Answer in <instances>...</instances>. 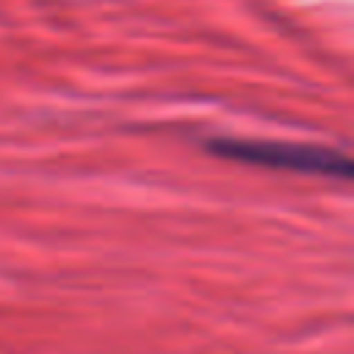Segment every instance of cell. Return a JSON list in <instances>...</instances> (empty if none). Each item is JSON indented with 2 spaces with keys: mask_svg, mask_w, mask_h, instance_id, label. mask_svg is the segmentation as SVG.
Instances as JSON below:
<instances>
[{
  "mask_svg": "<svg viewBox=\"0 0 354 354\" xmlns=\"http://www.w3.org/2000/svg\"><path fill=\"white\" fill-rule=\"evenodd\" d=\"M207 149L216 158L249 163L260 169L277 171H296V174H315L329 180H351L354 163L346 152L324 144H299V141H268V138H210Z\"/></svg>",
  "mask_w": 354,
  "mask_h": 354,
  "instance_id": "6da1fadb",
  "label": "cell"
}]
</instances>
